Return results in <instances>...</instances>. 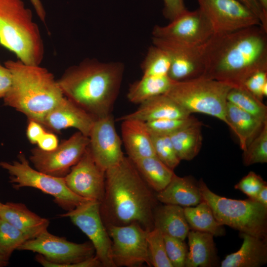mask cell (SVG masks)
<instances>
[{
	"label": "cell",
	"mask_w": 267,
	"mask_h": 267,
	"mask_svg": "<svg viewBox=\"0 0 267 267\" xmlns=\"http://www.w3.org/2000/svg\"><path fill=\"white\" fill-rule=\"evenodd\" d=\"M203 56V76L243 87L253 74L267 71V30L256 25L214 34L204 43Z\"/></svg>",
	"instance_id": "obj_1"
},
{
	"label": "cell",
	"mask_w": 267,
	"mask_h": 267,
	"mask_svg": "<svg viewBox=\"0 0 267 267\" xmlns=\"http://www.w3.org/2000/svg\"><path fill=\"white\" fill-rule=\"evenodd\" d=\"M157 201L153 190L128 157L124 156L105 171V193L100 205L105 226L137 223L150 230L154 228Z\"/></svg>",
	"instance_id": "obj_2"
},
{
	"label": "cell",
	"mask_w": 267,
	"mask_h": 267,
	"mask_svg": "<svg viewBox=\"0 0 267 267\" xmlns=\"http://www.w3.org/2000/svg\"><path fill=\"white\" fill-rule=\"evenodd\" d=\"M124 71L122 62L88 59L69 68L57 81L66 97L97 119L111 114Z\"/></svg>",
	"instance_id": "obj_3"
},
{
	"label": "cell",
	"mask_w": 267,
	"mask_h": 267,
	"mask_svg": "<svg viewBox=\"0 0 267 267\" xmlns=\"http://www.w3.org/2000/svg\"><path fill=\"white\" fill-rule=\"evenodd\" d=\"M4 65L10 71L12 84L3 97L4 104L42 124L45 116L64 95L53 75L40 65L8 60Z\"/></svg>",
	"instance_id": "obj_4"
},
{
	"label": "cell",
	"mask_w": 267,
	"mask_h": 267,
	"mask_svg": "<svg viewBox=\"0 0 267 267\" xmlns=\"http://www.w3.org/2000/svg\"><path fill=\"white\" fill-rule=\"evenodd\" d=\"M0 45L26 64L42 62L44 48L40 29L22 0H0Z\"/></svg>",
	"instance_id": "obj_5"
},
{
	"label": "cell",
	"mask_w": 267,
	"mask_h": 267,
	"mask_svg": "<svg viewBox=\"0 0 267 267\" xmlns=\"http://www.w3.org/2000/svg\"><path fill=\"white\" fill-rule=\"evenodd\" d=\"M198 185L202 200L209 205L221 225L267 239V208L250 198L236 200L217 195L208 187L202 178Z\"/></svg>",
	"instance_id": "obj_6"
},
{
	"label": "cell",
	"mask_w": 267,
	"mask_h": 267,
	"mask_svg": "<svg viewBox=\"0 0 267 267\" xmlns=\"http://www.w3.org/2000/svg\"><path fill=\"white\" fill-rule=\"evenodd\" d=\"M231 85L204 76L173 81L165 93L191 114L200 113L216 117L227 125V95Z\"/></svg>",
	"instance_id": "obj_7"
},
{
	"label": "cell",
	"mask_w": 267,
	"mask_h": 267,
	"mask_svg": "<svg viewBox=\"0 0 267 267\" xmlns=\"http://www.w3.org/2000/svg\"><path fill=\"white\" fill-rule=\"evenodd\" d=\"M0 167L9 175L10 182L14 189L37 188L52 196L53 201L67 211L89 200L72 192L66 185L64 177L51 176L32 168L23 154L18 155V161L12 163L0 161Z\"/></svg>",
	"instance_id": "obj_8"
},
{
	"label": "cell",
	"mask_w": 267,
	"mask_h": 267,
	"mask_svg": "<svg viewBox=\"0 0 267 267\" xmlns=\"http://www.w3.org/2000/svg\"><path fill=\"white\" fill-rule=\"evenodd\" d=\"M17 250L38 253L36 261L45 267H70L95 255L90 242L74 243L47 230L25 241Z\"/></svg>",
	"instance_id": "obj_9"
},
{
	"label": "cell",
	"mask_w": 267,
	"mask_h": 267,
	"mask_svg": "<svg viewBox=\"0 0 267 267\" xmlns=\"http://www.w3.org/2000/svg\"><path fill=\"white\" fill-rule=\"evenodd\" d=\"M112 242L113 261L116 267H134L146 264L151 267L147 232L137 223L106 226Z\"/></svg>",
	"instance_id": "obj_10"
},
{
	"label": "cell",
	"mask_w": 267,
	"mask_h": 267,
	"mask_svg": "<svg viewBox=\"0 0 267 267\" xmlns=\"http://www.w3.org/2000/svg\"><path fill=\"white\" fill-rule=\"evenodd\" d=\"M100 205L97 201L87 200L59 216L69 218L88 237L103 267H115L112 257V242L101 217Z\"/></svg>",
	"instance_id": "obj_11"
},
{
	"label": "cell",
	"mask_w": 267,
	"mask_h": 267,
	"mask_svg": "<svg viewBox=\"0 0 267 267\" xmlns=\"http://www.w3.org/2000/svg\"><path fill=\"white\" fill-rule=\"evenodd\" d=\"M89 137L80 132L51 151L36 148L30 160L36 170L51 176L64 177L81 159L89 145Z\"/></svg>",
	"instance_id": "obj_12"
},
{
	"label": "cell",
	"mask_w": 267,
	"mask_h": 267,
	"mask_svg": "<svg viewBox=\"0 0 267 267\" xmlns=\"http://www.w3.org/2000/svg\"><path fill=\"white\" fill-rule=\"evenodd\" d=\"M152 34L154 38L189 45H200L215 33L210 22L198 8L194 11L187 10L166 25L155 26Z\"/></svg>",
	"instance_id": "obj_13"
},
{
	"label": "cell",
	"mask_w": 267,
	"mask_h": 267,
	"mask_svg": "<svg viewBox=\"0 0 267 267\" xmlns=\"http://www.w3.org/2000/svg\"><path fill=\"white\" fill-rule=\"evenodd\" d=\"M215 34H223L256 25L259 18L238 0H197Z\"/></svg>",
	"instance_id": "obj_14"
},
{
	"label": "cell",
	"mask_w": 267,
	"mask_h": 267,
	"mask_svg": "<svg viewBox=\"0 0 267 267\" xmlns=\"http://www.w3.org/2000/svg\"><path fill=\"white\" fill-rule=\"evenodd\" d=\"M153 44L162 49L171 63L168 77L173 81H182L203 75V44L189 45L152 37Z\"/></svg>",
	"instance_id": "obj_15"
},
{
	"label": "cell",
	"mask_w": 267,
	"mask_h": 267,
	"mask_svg": "<svg viewBox=\"0 0 267 267\" xmlns=\"http://www.w3.org/2000/svg\"><path fill=\"white\" fill-rule=\"evenodd\" d=\"M111 114L96 119L89 135V147L97 165L106 171L124 157L122 140Z\"/></svg>",
	"instance_id": "obj_16"
},
{
	"label": "cell",
	"mask_w": 267,
	"mask_h": 267,
	"mask_svg": "<svg viewBox=\"0 0 267 267\" xmlns=\"http://www.w3.org/2000/svg\"><path fill=\"white\" fill-rule=\"evenodd\" d=\"M64 178L68 188L80 197L100 203L103 200L105 193V171L95 163L89 145Z\"/></svg>",
	"instance_id": "obj_17"
},
{
	"label": "cell",
	"mask_w": 267,
	"mask_h": 267,
	"mask_svg": "<svg viewBox=\"0 0 267 267\" xmlns=\"http://www.w3.org/2000/svg\"><path fill=\"white\" fill-rule=\"evenodd\" d=\"M96 118L64 96L45 116L43 125L55 131L74 128L89 137Z\"/></svg>",
	"instance_id": "obj_18"
},
{
	"label": "cell",
	"mask_w": 267,
	"mask_h": 267,
	"mask_svg": "<svg viewBox=\"0 0 267 267\" xmlns=\"http://www.w3.org/2000/svg\"><path fill=\"white\" fill-rule=\"evenodd\" d=\"M139 104L135 111L116 121L134 119L147 122L164 118H184L191 115L190 112L165 94L150 98Z\"/></svg>",
	"instance_id": "obj_19"
},
{
	"label": "cell",
	"mask_w": 267,
	"mask_h": 267,
	"mask_svg": "<svg viewBox=\"0 0 267 267\" xmlns=\"http://www.w3.org/2000/svg\"><path fill=\"white\" fill-rule=\"evenodd\" d=\"M0 218L19 229L29 239L46 230L49 224L47 219L38 216L21 203H2L0 207Z\"/></svg>",
	"instance_id": "obj_20"
},
{
	"label": "cell",
	"mask_w": 267,
	"mask_h": 267,
	"mask_svg": "<svg viewBox=\"0 0 267 267\" xmlns=\"http://www.w3.org/2000/svg\"><path fill=\"white\" fill-rule=\"evenodd\" d=\"M242 244L221 262L222 267H260L267 263V239L240 232Z\"/></svg>",
	"instance_id": "obj_21"
},
{
	"label": "cell",
	"mask_w": 267,
	"mask_h": 267,
	"mask_svg": "<svg viewBox=\"0 0 267 267\" xmlns=\"http://www.w3.org/2000/svg\"><path fill=\"white\" fill-rule=\"evenodd\" d=\"M122 141L131 160L156 156L146 123L134 119L121 121Z\"/></svg>",
	"instance_id": "obj_22"
},
{
	"label": "cell",
	"mask_w": 267,
	"mask_h": 267,
	"mask_svg": "<svg viewBox=\"0 0 267 267\" xmlns=\"http://www.w3.org/2000/svg\"><path fill=\"white\" fill-rule=\"evenodd\" d=\"M158 201L182 207L194 206L202 201L200 189L190 176L180 177L175 174L169 184L156 195Z\"/></svg>",
	"instance_id": "obj_23"
},
{
	"label": "cell",
	"mask_w": 267,
	"mask_h": 267,
	"mask_svg": "<svg viewBox=\"0 0 267 267\" xmlns=\"http://www.w3.org/2000/svg\"><path fill=\"white\" fill-rule=\"evenodd\" d=\"M225 117L227 126L238 138L240 147L243 151L246 149L266 123L263 122L227 101L225 107Z\"/></svg>",
	"instance_id": "obj_24"
},
{
	"label": "cell",
	"mask_w": 267,
	"mask_h": 267,
	"mask_svg": "<svg viewBox=\"0 0 267 267\" xmlns=\"http://www.w3.org/2000/svg\"><path fill=\"white\" fill-rule=\"evenodd\" d=\"M214 235L210 233L189 230L187 237L189 250L185 267H211L217 262Z\"/></svg>",
	"instance_id": "obj_25"
},
{
	"label": "cell",
	"mask_w": 267,
	"mask_h": 267,
	"mask_svg": "<svg viewBox=\"0 0 267 267\" xmlns=\"http://www.w3.org/2000/svg\"><path fill=\"white\" fill-rule=\"evenodd\" d=\"M154 228L167 234L184 240L190 230L183 207L164 204L157 206L153 213Z\"/></svg>",
	"instance_id": "obj_26"
},
{
	"label": "cell",
	"mask_w": 267,
	"mask_h": 267,
	"mask_svg": "<svg viewBox=\"0 0 267 267\" xmlns=\"http://www.w3.org/2000/svg\"><path fill=\"white\" fill-rule=\"evenodd\" d=\"M132 161L145 182L157 192L165 188L175 175L174 170L156 156L136 159Z\"/></svg>",
	"instance_id": "obj_27"
},
{
	"label": "cell",
	"mask_w": 267,
	"mask_h": 267,
	"mask_svg": "<svg viewBox=\"0 0 267 267\" xmlns=\"http://www.w3.org/2000/svg\"><path fill=\"white\" fill-rule=\"evenodd\" d=\"M202 123H199L169 135L176 154L181 160L189 161L199 153L202 145Z\"/></svg>",
	"instance_id": "obj_28"
},
{
	"label": "cell",
	"mask_w": 267,
	"mask_h": 267,
	"mask_svg": "<svg viewBox=\"0 0 267 267\" xmlns=\"http://www.w3.org/2000/svg\"><path fill=\"white\" fill-rule=\"evenodd\" d=\"M173 82L168 76L143 75L130 85L127 98L132 103L140 104L150 98L165 94Z\"/></svg>",
	"instance_id": "obj_29"
},
{
	"label": "cell",
	"mask_w": 267,
	"mask_h": 267,
	"mask_svg": "<svg viewBox=\"0 0 267 267\" xmlns=\"http://www.w3.org/2000/svg\"><path fill=\"white\" fill-rule=\"evenodd\" d=\"M183 209L187 222L193 230L210 233L216 236L225 234L223 225L217 221L212 209L204 201Z\"/></svg>",
	"instance_id": "obj_30"
},
{
	"label": "cell",
	"mask_w": 267,
	"mask_h": 267,
	"mask_svg": "<svg viewBox=\"0 0 267 267\" xmlns=\"http://www.w3.org/2000/svg\"><path fill=\"white\" fill-rule=\"evenodd\" d=\"M226 99L227 101L263 122H267V107L244 87L232 88L227 93Z\"/></svg>",
	"instance_id": "obj_31"
},
{
	"label": "cell",
	"mask_w": 267,
	"mask_h": 267,
	"mask_svg": "<svg viewBox=\"0 0 267 267\" xmlns=\"http://www.w3.org/2000/svg\"><path fill=\"white\" fill-rule=\"evenodd\" d=\"M171 66L167 53L153 44L148 49L141 68L144 76H168Z\"/></svg>",
	"instance_id": "obj_32"
},
{
	"label": "cell",
	"mask_w": 267,
	"mask_h": 267,
	"mask_svg": "<svg viewBox=\"0 0 267 267\" xmlns=\"http://www.w3.org/2000/svg\"><path fill=\"white\" fill-rule=\"evenodd\" d=\"M28 237L11 224L0 218V255L9 260L12 253Z\"/></svg>",
	"instance_id": "obj_33"
},
{
	"label": "cell",
	"mask_w": 267,
	"mask_h": 267,
	"mask_svg": "<svg viewBox=\"0 0 267 267\" xmlns=\"http://www.w3.org/2000/svg\"><path fill=\"white\" fill-rule=\"evenodd\" d=\"M147 242L150 263L154 267H173L167 255L163 234L157 228L147 232Z\"/></svg>",
	"instance_id": "obj_34"
},
{
	"label": "cell",
	"mask_w": 267,
	"mask_h": 267,
	"mask_svg": "<svg viewBox=\"0 0 267 267\" xmlns=\"http://www.w3.org/2000/svg\"><path fill=\"white\" fill-rule=\"evenodd\" d=\"M200 122L190 115L184 118H164L145 123L150 133L169 135Z\"/></svg>",
	"instance_id": "obj_35"
},
{
	"label": "cell",
	"mask_w": 267,
	"mask_h": 267,
	"mask_svg": "<svg viewBox=\"0 0 267 267\" xmlns=\"http://www.w3.org/2000/svg\"><path fill=\"white\" fill-rule=\"evenodd\" d=\"M243 162L246 166L267 162V122L243 151Z\"/></svg>",
	"instance_id": "obj_36"
},
{
	"label": "cell",
	"mask_w": 267,
	"mask_h": 267,
	"mask_svg": "<svg viewBox=\"0 0 267 267\" xmlns=\"http://www.w3.org/2000/svg\"><path fill=\"white\" fill-rule=\"evenodd\" d=\"M150 135L156 156L167 167L174 170L180 160L176 154L169 135L152 133Z\"/></svg>",
	"instance_id": "obj_37"
},
{
	"label": "cell",
	"mask_w": 267,
	"mask_h": 267,
	"mask_svg": "<svg viewBox=\"0 0 267 267\" xmlns=\"http://www.w3.org/2000/svg\"><path fill=\"white\" fill-rule=\"evenodd\" d=\"M163 234L167 255L173 267H185L188 250L184 240Z\"/></svg>",
	"instance_id": "obj_38"
},
{
	"label": "cell",
	"mask_w": 267,
	"mask_h": 267,
	"mask_svg": "<svg viewBox=\"0 0 267 267\" xmlns=\"http://www.w3.org/2000/svg\"><path fill=\"white\" fill-rule=\"evenodd\" d=\"M265 185H267V182L260 176L250 171L234 185V188L240 190L249 198L254 200Z\"/></svg>",
	"instance_id": "obj_39"
},
{
	"label": "cell",
	"mask_w": 267,
	"mask_h": 267,
	"mask_svg": "<svg viewBox=\"0 0 267 267\" xmlns=\"http://www.w3.org/2000/svg\"><path fill=\"white\" fill-rule=\"evenodd\" d=\"M244 87L257 98L262 101L267 95V71L253 74L245 82Z\"/></svg>",
	"instance_id": "obj_40"
},
{
	"label": "cell",
	"mask_w": 267,
	"mask_h": 267,
	"mask_svg": "<svg viewBox=\"0 0 267 267\" xmlns=\"http://www.w3.org/2000/svg\"><path fill=\"white\" fill-rule=\"evenodd\" d=\"M163 15L170 21L184 13L187 9L184 0H163Z\"/></svg>",
	"instance_id": "obj_41"
},
{
	"label": "cell",
	"mask_w": 267,
	"mask_h": 267,
	"mask_svg": "<svg viewBox=\"0 0 267 267\" xmlns=\"http://www.w3.org/2000/svg\"><path fill=\"white\" fill-rule=\"evenodd\" d=\"M249 8L260 20L262 26L267 30V12L258 0H238Z\"/></svg>",
	"instance_id": "obj_42"
},
{
	"label": "cell",
	"mask_w": 267,
	"mask_h": 267,
	"mask_svg": "<svg viewBox=\"0 0 267 267\" xmlns=\"http://www.w3.org/2000/svg\"><path fill=\"white\" fill-rule=\"evenodd\" d=\"M12 76L10 71L0 63V98H3L11 88Z\"/></svg>",
	"instance_id": "obj_43"
},
{
	"label": "cell",
	"mask_w": 267,
	"mask_h": 267,
	"mask_svg": "<svg viewBox=\"0 0 267 267\" xmlns=\"http://www.w3.org/2000/svg\"><path fill=\"white\" fill-rule=\"evenodd\" d=\"M38 148L44 151H51L58 146L56 136L51 133L46 132L42 136L37 143Z\"/></svg>",
	"instance_id": "obj_44"
},
{
	"label": "cell",
	"mask_w": 267,
	"mask_h": 267,
	"mask_svg": "<svg viewBox=\"0 0 267 267\" xmlns=\"http://www.w3.org/2000/svg\"><path fill=\"white\" fill-rule=\"evenodd\" d=\"M45 133L41 124L36 121L30 120L27 128V136L32 143H37L39 139Z\"/></svg>",
	"instance_id": "obj_45"
},
{
	"label": "cell",
	"mask_w": 267,
	"mask_h": 267,
	"mask_svg": "<svg viewBox=\"0 0 267 267\" xmlns=\"http://www.w3.org/2000/svg\"><path fill=\"white\" fill-rule=\"evenodd\" d=\"M34 10L39 19L44 23H45L46 12L41 0H30Z\"/></svg>",
	"instance_id": "obj_46"
},
{
	"label": "cell",
	"mask_w": 267,
	"mask_h": 267,
	"mask_svg": "<svg viewBox=\"0 0 267 267\" xmlns=\"http://www.w3.org/2000/svg\"><path fill=\"white\" fill-rule=\"evenodd\" d=\"M253 200L267 208V184L261 188Z\"/></svg>",
	"instance_id": "obj_47"
},
{
	"label": "cell",
	"mask_w": 267,
	"mask_h": 267,
	"mask_svg": "<svg viewBox=\"0 0 267 267\" xmlns=\"http://www.w3.org/2000/svg\"><path fill=\"white\" fill-rule=\"evenodd\" d=\"M7 260L0 255V267L6 266L8 264Z\"/></svg>",
	"instance_id": "obj_48"
},
{
	"label": "cell",
	"mask_w": 267,
	"mask_h": 267,
	"mask_svg": "<svg viewBox=\"0 0 267 267\" xmlns=\"http://www.w3.org/2000/svg\"><path fill=\"white\" fill-rule=\"evenodd\" d=\"M263 9L267 12V0H258Z\"/></svg>",
	"instance_id": "obj_49"
},
{
	"label": "cell",
	"mask_w": 267,
	"mask_h": 267,
	"mask_svg": "<svg viewBox=\"0 0 267 267\" xmlns=\"http://www.w3.org/2000/svg\"><path fill=\"white\" fill-rule=\"evenodd\" d=\"M2 203L0 202V207Z\"/></svg>",
	"instance_id": "obj_50"
}]
</instances>
